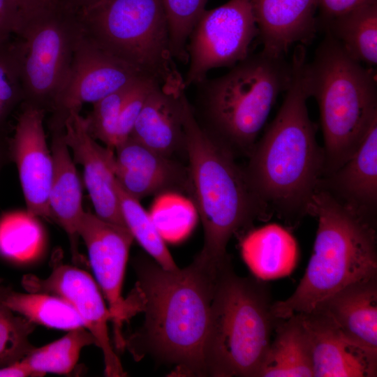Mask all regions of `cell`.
<instances>
[{
    "label": "cell",
    "instance_id": "1",
    "mask_svg": "<svg viewBox=\"0 0 377 377\" xmlns=\"http://www.w3.org/2000/svg\"><path fill=\"white\" fill-rule=\"evenodd\" d=\"M132 265L137 281L127 297L142 325L125 337L124 349L135 360L148 355L173 365L177 376H207L204 346L218 273L195 258L188 266L166 269L145 255Z\"/></svg>",
    "mask_w": 377,
    "mask_h": 377
},
{
    "label": "cell",
    "instance_id": "2",
    "mask_svg": "<svg viewBox=\"0 0 377 377\" xmlns=\"http://www.w3.org/2000/svg\"><path fill=\"white\" fill-rule=\"evenodd\" d=\"M306 50L297 45L293 77L283 103L263 137L255 143L244 169L256 196L271 213L290 227L309 214L310 204L325 172L323 148L316 138L309 98L303 79Z\"/></svg>",
    "mask_w": 377,
    "mask_h": 377
},
{
    "label": "cell",
    "instance_id": "3",
    "mask_svg": "<svg viewBox=\"0 0 377 377\" xmlns=\"http://www.w3.org/2000/svg\"><path fill=\"white\" fill-rule=\"evenodd\" d=\"M184 149L188 184L203 229L204 244L195 259L217 268L230 261L232 236L272 213L251 189L233 154L198 121L186 96L183 103Z\"/></svg>",
    "mask_w": 377,
    "mask_h": 377
},
{
    "label": "cell",
    "instance_id": "4",
    "mask_svg": "<svg viewBox=\"0 0 377 377\" xmlns=\"http://www.w3.org/2000/svg\"><path fill=\"white\" fill-rule=\"evenodd\" d=\"M309 214L318 221L313 251L295 292L274 302L273 312L279 319L309 313L346 286L377 276L376 219L320 186Z\"/></svg>",
    "mask_w": 377,
    "mask_h": 377
},
{
    "label": "cell",
    "instance_id": "5",
    "mask_svg": "<svg viewBox=\"0 0 377 377\" xmlns=\"http://www.w3.org/2000/svg\"><path fill=\"white\" fill-rule=\"evenodd\" d=\"M304 87L317 101L327 176L346 163L377 121L376 71L350 57L325 34L303 68Z\"/></svg>",
    "mask_w": 377,
    "mask_h": 377
},
{
    "label": "cell",
    "instance_id": "6",
    "mask_svg": "<svg viewBox=\"0 0 377 377\" xmlns=\"http://www.w3.org/2000/svg\"><path fill=\"white\" fill-rule=\"evenodd\" d=\"M266 283L238 276L231 261L219 271L204 346L207 376L259 377L280 319Z\"/></svg>",
    "mask_w": 377,
    "mask_h": 377
},
{
    "label": "cell",
    "instance_id": "7",
    "mask_svg": "<svg viewBox=\"0 0 377 377\" xmlns=\"http://www.w3.org/2000/svg\"><path fill=\"white\" fill-rule=\"evenodd\" d=\"M230 68L196 84L205 124L200 126L234 156H249L278 96L290 84L293 64L261 51Z\"/></svg>",
    "mask_w": 377,
    "mask_h": 377
},
{
    "label": "cell",
    "instance_id": "8",
    "mask_svg": "<svg viewBox=\"0 0 377 377\" xmlns=\"http://www.w3.org/2000/svg\"><path fill=\"white\" fill-rule=\"evenodd\" d=\"M79 15L83 36L98 47L166 89H186L162 0H103Z\"/></svg>",
    "mask_w": 377,
    "mask_h": 377
},
{
    "label": "cell",
    "instance_id": "9",
    "mask_svg": "<svg viewBox=\"0 0 377 377\" xmlns=\"http://www.w3.org/2000/svg\"><path fill=\"white\" fill-rule=\"evenodd\" d=\"M82 36L79 13L58 0L24 11L15 35L22 103L50 111Z\"/></svg>",
    "mask_w": 377,
    "mask_h": 377
},
{
    "label": "cell",
    "instance_id": "10",
    "mask_svg": "<svg viewBox=\"0 0 377 377\" xmlns=\"http://www.w3.org/2000/svg\"><path fill=\"white\" fill-rule=\"evenodd\" d=\"M259 31L250 0H229L205 10L192 29L186 45L189 66L186 88L196 85L215 68H231L246 59Z\"/></svg>",
    "mask_w": 377,
    "mask_h": 377
},
{
    "label": "cell",
    "instance_id": "11",
    "mask_svg": "<svg viewBox=\"0 0 377 377\" xmlns=\"http://www.w3.org/2000/svg\"><path fill=\"white\" fill-rule=\"evenodd\" d=\"M78 232L89 264L111 316L115 348L124 350L123 325L133 316L122 286L129 250L134 239L124 226L105 221L90 212L83 213Z\"/></svg>",
    "mask_w": 377,
    "mask_h": 377
},
{
    "label": "cell",
    "instance_id": "12",
    "mask_svg": "<svg viewBox=\"0 0 377 377\" xmlns=\"http://www.w3.org/2000/svg\"><path fill=\"white\" fill-rule=\"evenodd\" d=\"M142 76L145 75L106 53L82 34L68 73L50 111L49 128H64L71 112H80L84 103L93 104Z\"/></svg>",
    "mask_w": 377,
    "mask_h": 377
},
{
    "label": "cell",
    "instance_id": "13",
    "mask_svg": "<svg viewBox=\"0 0 377 377\" xmlns=\"http://www.w3.org/2000/svg\"><path fill=\"white\" fill-rule=\"evenodd\" d=\"M51 267V272L45 278L24 276L22 280L23 287L29 292L57 295L70 303L102 350L105 376H126L109 334L110 313L96 281L85 270L61 263L59 256L52 258Z\"/></svg>",
    "mask_w": 377,
    "mask_h": 377
},
{
    "label": "cell",
    "instance_id": "14",
    "mask_svg": "<svg viewBox=\"0 0 377 377\" xmlns=\"http://www.w3.org/2000/svg\"><path fill=\"white\" fill-rule=\"evenodd\" d=\"M46 113L45 110L22 103L14 134L8 140V151L10 160L17 169L27 212L51 219L48 198L53 162L43 125Z\"/></svg>",
    "mask_w": 377,
    "mask_h": 377
},
{
    "label": "cell",
    "instance_id": "15",
    "mask_svg": "<svg viewBox=\"0 0 377 377\" xmlns=\"http://www.w3.org/2000/svg\"><path fill=\"white\" fill-rule=\"evenodd\" d=\"M64 135L74 163L83 168L84 184L95 214L105 221L126 227L115 186L114 149L96 142L88 131L86 118L79 111L69 113Z\"/></svg>",
    "mask_w": 377,
    "mask_h": 377
},
{
    "label": "cell",
    "instance_id": "16",
    "mask_svg": "<svg viewBox=\"0 0 377 377\" xmlns=\"http://www.w3.org/2000/svg\"><path fill=\"white\" fill-rule=\"evenodd\" d=\"M114 149L115 179L128 195L138 200L154 194L174 191L188 183L184 170L169 157L130 136Z\"/></svg>",
    "mask_w": 377,
    "mask_h": 377
},
{
    "label": "cell",
    "instance_id": "17",
    "mask_svg": "<svg viewBox=\"0 0 377 377\" xmlns=\"http://www.w3.org/2000/svg\"><path fill=\"white\" fill-rule=\"evenodd\" d=\"M309 342L313 377H375L377 362L342 335L332 320L312 311L300 313Z\"/></svg>",
    "mask_w": 377,
    "mask_h": 377
},
{
    "label": "cell",
    "instance_id": "18",
    "mask_svg": "<svg viewBox=\"0 0 377 377\" xmlns=\"http://www.w3.org/2000/svg\"><path fill=\"white\" fill-rule=\"evenodd\" d=\"M313 311L330 318L348 341L377 362V276L346 286Z\"/></svg>",
    "mask_w": 377,
    "mask_h": 377
},
{
    "label": "cell",
    "instance_id": "19",
    "mask_svg": "<svg viewBox=\"0 0 377 377\" xmlns=\"http://www.w3.org/2000/svg\"><path fill=\"white\" fill-rule=\"evenodd\" d=\"M262 52L285 56L294 45H308L318 30L315 0H250Z\"/></svg>",
    "mask_w": 377,
    "mask_h": 377
},
{
    "label": "cell",
    "instance_id": "20",
    "mask_svg": "<svg viewBox=\"0 0 377 377\" xmlns=\"http://www.w3.org/2000/svg\"><path fill=\"white\" fill-rule=\"evenodd\" d=\"M53 174L49 193L50 219L66 233L72 260L77 265L84 263L79 251L78 228L84 210L82 185L75 163L64 140V128H50Z\"/></svg>",
    "mask_w": 377,
    "mask_h": 377
},
{
    "label": "cell",
    "instance_id": "21",
    "mask_svg": "<svg viewBox=\"0 0 377 377\" xmlns=\"http://www.w3.org/2000/svg\"><path fill=\"white\" fill-rule=\"evenodd\" d=\"M343 203L376 219L377 207V121L340 168L319 185Z\"/></svg>",
    "mask_w": 377,
    "mask_h": 377
},
{
    "label": "cell",
    "instance_id": "22",
    "mask_svg": "<svg viewBox=\"0 0 377 377\" xmlns=\"http://www.w3.org/2000/svg\"><path fill=\"white\" fill-rule=\"evenodd\" d=\"M185 96V90L176 92L156 84L146 98L130 137L169 158L179 148H184Z\"/></svg>",
    "mask_w": 377,
    "mask_h": 377
},
{
    "label": "cell",
    "instance_id": "23",
    "mask_svg": "<svg viewBox=\"0 0 377 377\" xmlns=\"http://www.w3.org/2000/svg\"><path fill=\"white\" fill-rule=\"evenodd\" d=\"M241 252L252 273L263 281L288 275L298 258L296 240L287 229L275 223L249 232L242 242Z\"/></svg>",
    "mask_w": 377,
    "mask_h": 377
},
{
    "label": "cell",
    "instance_id": "24",
    "mask_svg": "<svg viewBox=\"0 0 377 377\" xmlns=\"http://www.w3.org/2000/svg\"><path fill=\"white\" fill-rule=\"evenodd\" d=\"M259 377H313L309 342L301 315L280 319Z\"/></svg>",
    "mask_w": 377,
    "mask_h": 377
},
{
    "label": "cell",
    "instance_id": "25",
    "mask_svg": "<svg viewBox=\"0 0 377 377\" xmlns=\"http://www.w3.org/2000/svg\"><path fill=\"white\" fill-rule=\"evenodd\" d=\"M319 29L334 38L355 60L374 68L377 64V2L337 17Z\"/></svg>",
    "mask_w": 377,
    "mask_h": 377
},
{
    "label": "cell",
    "instance_id": "26",
    "mask_svg": "<svg viewBox=\"0 0 377 377\" xmlns=\"http://www.w3.org/2000/svg\"><path fill=\"white\" fill-rule=\"evenodd\" d=\"M0 302L35 325L66 331L84 327L73 306L57 295L17 292L0 285Z\"/></svg>",
    "mask_w": 377,
    "mask_h": 377
},
{
    "label": "cell",
    "instance_id": "27",
    "mask_svg": "<svg viewBox=\"0 0 377 377\" xmlns=\"http://www.w3.org/2000/svg\"><path fill=\"white\" fill-rule=\"evenodd\" d=\"M97 346L94 337L84 327L70 330L62 337L34 348L21 361L34 377L47 373L65 375L75 367L82 349Z\"/></svg>",
    "mask_w": 377,
    "mask_h": 377
},
{
    "label": "cell",
    "instance_id": "28",
    "mask_svg": "<svg viewBox=\"0 0 377 377\" xmlns=\"http://www.w3.org/2000/svg\"><path fill=\"white\" fill-rule=\"evenodd\" d=\"M115 186L124 221L134 239L164 269L178 268L149 214L142 207L140 200L128 195L116 179Z\"/></svg>",
    "mask_w": 377,
    "mask_h": 377
},
{
    "label": "cell",
    "instance_id": "29",
    "mask_svg": "<svg viewBox=\"0 0 377 377\" xmlns=\"http://www.w3.org/2000/svg\"><path fill=\"white\" fill-rule=\"evenodd\" d=\"M149 216L164 241L177 242L193 230L197 216L194 203L174 191L158 195Z\"/></svg>",
    "mask_w": 377,
    "mask_h": 377
},
{
    "label": "cell",
    "instance_id": "30",
    "mask_svg": "<svg viewBox=\"0 0 377 377\" xmlns=\"http://www.w3.org/2000/svg\"><path fill=\"white\" fill-rule=\"evenodd\" d=\"M36 216L26 210L7 213L0 219V255L13 261L29 258L41 241Z\"/></svg>",
    "mask_w": 377,
    "mask_h": 377
},
{
    "label": "cell",
    "instance_id": "31",
    "mask_svg": "<svg viewBox=\"0 0 377 377\" xmlns=\"http://www.w3.org/2000/svg\"><path fill=\"white\" fill-rule=\"evenodd\" d=\"M23 101L19 52L12 38L0 45V139H9L8 119Z\"/></svg>",
    "mask_w": 377,
    "mask_h": 377
},
{
    "label": "cell",
    "instance_id": "32",
    "mask_svg": "<svg viewBox=\"0 0 377 377\" xmlns=\"http://www.w3.org/2000/svg\"><path fill=\"white\" fill-rule=\"evenodd\" d=\"M208 0H162L168 19L170 50L174 59L188 61L186 45L189 34L205 10Z\"/></svg>",
    "mask_w": 377,
    "mask_h": 377
},
{
    "label": "cell",
    "instance_id": "33",
    "mask_svg": "<svg viewBox=\"0 0 377 377\" xmlns=\"http://www.w3.org/2000/svg\"><path fill=\"white\" fill-rule=\"evenodd\" d=\"M36 326L0 302V367L22 360L34 348L29 336Z\"/></svg>",
    "mask_w": 377,
    "mask_h": 377
},
{
    "label": "cell",
    "instance_id": "34",
    "mask_svg": "<svg viewBox=\"0 0 377 377\" xmlns=\"http://www.w3.org/2000/svg\"><path fill=\"white\" fill-rule=\"evenodd\" d=\"M131 84L94 103L92 110L85 117L90 135L112 149L117 143L121 109Z\"/></svg>",
    "mask_w": 377,
    "mask_h": 377
},
{
    "label": "cell",
    "instance_id": "35",
    "mask_svg": "<svg viewBox=\"0 0 377 377\" xmlns=\"http://www.w3.org/2000/svg\"><path fill=\"white\" fill-rule=\"evenodd\" d=\"M157 84L155 80L142 76L130 85L120 112L115 147L130 136L147 97Z\"/></svg>",
    "mask_w": 377,
    "mask_h": 377
},
{
    "label": "cell",
    "instance_id": "36",
    "mask_svg": "<svg viewBox=\"0 0 377 377\" xmlns=\"http://www.w3.org/2000/svg\"><path fill=\"white\" fill-rule=\"evenodd\" d=\"M24 11L20 0H0V45L15 36Z\"/></svg>",
    "mask_w": 377,
    "mask_h": 377
},
{
    "label": "cell",
    "instance_id": "37",
    "mask_svg": "<svg viewBox=\"0 0 377 377\" xmlns=\"http://www.w3.org/2000/svg\"><path fill=\"white\" fill-rule=\"evenodd\" d=\"M377 0H315L318 30L326 22Z\"/></svg>",
    "mask_w": 377,
    "mask_h": 377
},
{
    "label": "cell",
    "instance_id": "38",
    "mask_svg": "<svg viewBox=\"0 0 377 377\" xmlns=\"http://www.w3.org/2000/svg\"><path fill=\"white\" fill-rule=\"evenodd\" d=\"M34 376L33 373L21 360L0 367V377H28Z\"/></svg>",
    "mask_w": 377,
    "mask_h": 377
},
{
    "label": "cell",
    "instance_id": "39",
    "mask_svg": "<svg viewBox=\"0 0 377 377\" xmlns=\"http://www.w3.org/2000/svg\"><path fill=\"white\" fill-rule=\"evenodd\" d=\"M62 4L80 13L103 0H58Z\"/></svg>",
    "mask_w": 377,
    "mask_h": 377
},
{
    "label": "cell",
    "instance_id": "40",
    "mask_svg": "<svg viewBox=\"0 0 377 377\" xmlns=\"http://www.w3.org/2000/svg\"><path fill=\"white\" fill-rule=\"evenodd\" d=\"M8 140L0 139V171L6 162L8 160H10L8 151Z\"/></svg>",
    "mask_w": 377,
    "mask_h": 377
},
{
    "label": "cell",
    "instance_id": "41",
    "mask_svg": "<svg viewBox=\"0 0 377 377\" xmlns=\"http://www.w3.org/2000/svg\"><path fill=\"white\" fill-rule=\"evenodd\" d=\"M25 10L37 8L49 0H20Z\"/></svg>",
    "mask_w": 377,
    "mask_h": 377
}]
</instances>
